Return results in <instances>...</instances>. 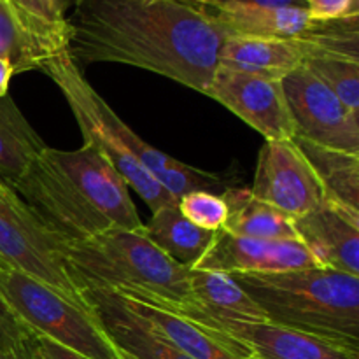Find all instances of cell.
I'll return each mask as SVG.
<instances>
[{
    "instance_id": "cell-1",
    "label": "cell",
    "mask_w": 359,
    "mask_h": 359,
    "mask_svg": "<svg viewBox=\"0 0 359 359\" xmlns=\"http://www.w3.org/2000/svg\"><path fill=\"white\" fill-rule=\"evenodd\" d=\"M70 56L160 74L205 95L224 35L184 0H74Z\"/></svg>"
},
{
    "instance_id": "cell-2",
    "label": "cell",
    "mask_w": 359,
    "mask_h": 359,
    "mask_svg": "<svg viewBox=\"0 0 359 359\" xmlns=\"http://www.w3.org/2000/svg\"><path fill=\"white\" fill-rule=\"evenodd\" d=\"M128 188L97 147L83 144L76 151L46 147L11 189L69 244L109 230H142Z\"/></svg>"
},
{
    "instance_id": "cell-3",
    "label": "cell",
    "mask_w": 359,
    "mask_h": 359,
    "mask_svg": "<svg viewBox=\"0 0 359 359\" xmlns=\"http://www.w3.org/2000/svg\"><path fill=\"white\" fill-rule=\"evenodd\" d=\"M231 277L269 323L359 353V277L325 266Z\"/></svg>"
},
{
    "instance_id": "cell-4",
    "label": "cell",
    "mask_w": 359,
    "mask_h": 359,
    "mask_svg": "<svg viewBox=\"0 0 359 359\" xmlns=\"http://www.w3.org/2000/svg\"><path fill=\"white\" fill-rule=\"evenodd\" d=\"M65 259L81 290L147 294L174 305L188 300L191 269L168 258L142 230H109L86 241L69 242Z\"/></svg>"
},
{
    "instance_id": "cell-5",
    "label": "cell",
    "mask_w": 359,
    "mask_h": 359,
    "mask_svg": "<svg viewBox=\"0 0 359 359\" xmlns=\"http://www.w3.org/2000/svg\"><path fill=\"white\" fill-rule=\"evenodd\" d=\"M0 298L30 330L88 359H121L90 309L18 270L0 266Z\"/></svg>"
},
{
    "instance_id": "cell-6",
    "label": "cell",
    "mask_w": 359,
    "mask_h": 359,
    "mask_svg": "<svg viewBox=\"0 0 359 359\" xmlns=\"http://www.w3.org/2000/svg\"><path fill=\"white\" fill-rule=\"evenodd\" d=\"M44 74L55 81L65 97L83 133L84 144L97 147L114 165L126 184L132 186L137 195L147 203L151 212H156L167 203L177 202L126 149L116 132L118 114L88 83L84 72L76 65L72 56L65 55L55 60Z\"/></svg>"
},
{
    "instance_id": "cell-7",
    "label": "cell",
    "mask_w": 359,
    "mask_h": 359,
    "mask_svg": "<svg viewBox=\"0 0 359 359\" xmlns=\"http://www.w3.org/2000/svg\"><path fill=\"white\" fill-rule=\"evenodd\" d=\"M0 266L18 270L86 307L65 259V244L0 182ZM88 309V307H86Z\"/></svg>"
},
{
    "instance_id": "cell-8",
    "label": "cell",
    "mask_w": 359,
    "mask_h": 359,
    "mask_svg": "<svg viewBox=\"0 0 359 359\" xmlns=\"http://www.w3.org/2000/svg\"><path fill=\"white\" fill-rule=\"evenodd\" d=\"M280 83L297 130L294 137L359 154V112L347 109L305 67L286 74Z\"/></svg>"
},
{
    "instance_id": "cell-9",
    "label": "cell",
    "mask_w": 359,
    "mask_h": 359,
    "mask_svg": "<svg viewBox=\"0 0 359 359\" xmlns=\"http://www.w3.org/2000/svg\"><path fill=\"white\" fill-rule=\"evenodd\" d=\"M205 97L237 114L265 140H291L297 135L283 83L277 77L217 67Z\"/></svg>"
},
{
    "instance_id": "cell-10",
    "label": "cell",
    "mask_w": 359,
    "mask_h": 359,
    "mask_svg": "<svg viewBox=\"0 0 359 359\" xmlns=\"http://www.w3.org/2000/svg\"><path fill=\"white\" fill-rule=\"evenodd\" d=\"M251 193L291 219L318 209L325 189L293 140H265L256 163Z\"/></svg>"
},
{
    "instance_id": "cell-11",
    "label": "cell",
    "mask_w": 359,
    "mask_h": 359,
    "mask_svg": "<svg viewBox=\"0 0 359 359\" xmlns=\"http://www.w3.org/2000/svg\"><path fill=\"white\" fill-rule=\"evenodd\" d=\"M70 39L69 20H42L11 0H0V58L9 62L14 74H44L55 60L70 55Z\"/></svg>"
},
{
    "instance_id": "cell-12",
    "label": "cell",
    "mask_w": 359,
    "mask_h": 359,
    "mask_svg": "<svg viewBox=\"0 0 359 359\" xmlns=\"http://www.w3.org/2000/svg\"><path fill=\"white\" fill-rule=\"evenodd\" d=\"M309 266H318V263L300 241H263L217 230L210 248L193 269L224 273H266Z\"/></svg>"
},
{
    "instance_id": "cell-13",
    "label": "cell",
    "mask_w": 359,
    "mask_h": 359,
    "mask_svg": "<svg viewBox=\"0 0 359 359\" xmlns=\"http://www.w3.org/2000/svg\"><path fill=\"white\" fill-rule=\"evenodd\" d=\"M144 304L161 307L191 321L262 323L266 321L262 309L242 291L231 273L214 270H189L186 304H165L147 294H123Z\"/></svg>"
},
{
    "instance_id": "cell-14",
    "label": "cell",
    "mask_w": 359,
    "mask_h": 359,
    "mask_svg": "<svg viewBox=\"0 0 359 359\" xmlns=\"http://www.w3.org/2000/svg\"><path fill=\"white\" fill-rule=\"evenodd\" d=\"M293 226L318 266L359 277V210L325 200Z\"/></svg>"
},
{
    "instance_id": "cell-15",
    "label": "cell",
    "mask_w": 359,
    "mask_h": 359,
    "mask_svg": "<svg viewBox=\"0 0 359 359\" xmlns=\"http://www.w3.org/2000/svg\"><path fill=\"white\" fill-rule=\"evenodd\" d=\"M81 298L109 339L137 359H193L130 311L112 291L83 287Z\"/></svg>"
},
{
    "instance_id": "cell-16",
    "label": "cell",
    "mask_w": 359,
    "mask_h": 359,
    "mask_svg": "<svg viewBox=\"0 0 359 359\" xmlns=\"http://www.w3.org/2000/svg\"><path fill=\"white\" fill-rule=\"evenodd\" d=\"M191 321V319H189ZM224 333L248 347L256 359H359L358 351L273 323L193 321Z\"/></svg>"
},
{
    "instance_id": "cell-17",
    "label": "cell",
    "mask_w": 359,
    "mask_h": 359,
    "mask_svg": "<svg viewBox=\"0 0 359 359\" xmlns=\"http://www.w3.org/2000/svg\"><path fill=\"white\" fill-rule=\"evenodd\" d=\"M191 6L224 37H304L316 23L304 6L269 7L237 2H191Z\"/></svg>"
},
{
    "instance_id": "cell-18",
    "label": "cell",
    "mask_w": 359,
    "mask_h": 359,
    "mask_svg": "<svg viewBox=\"0 0 359 359\" xmlns=\"http://www.w3.org/2000/svg\"><path fill=\"white\" fill-rule=\"evenodd\" d=\"M321 46L309 34L304 37H224L219 65L241 72L283 79L300 69Z\"/></svg>"
},
{
    "instance_id": "cell-19",
    "label": "cell",
    "mask_w": 359,
    "mask_h": 359,
    "mask_svg": "<svg viewBox=\"0 0 359 359\" xmlns=\"http://www.w3.org/2000/svg\"><path fill=\"white\" fill-rule=\"evenodd\" d=\"M119 298L125 302L130 311L140 316L161 337H165L168 342L174 344L193 359H256L255 354L248 347L242 346L238 340L231 339L217 330L196 325L182 316L144 304L135 298L123 297V294H119Z\"/></svg>"
},
{
    "instance_id": "cell-20",
    "label": "cell",
    "mask_w": 359,
    "mask_h": 359,
    "mask_svg": "<svg viewBox=\"0 0 359 359\" xmlns=\"http://www.w3.org/2000/svg\"><path fill=\"white\" fill-rule=\"evenodd\" d=\"M228 216L221 230L237 237L263 241H298L293 219L270 203L256 198L249 188L230 186L221 193Z\"/></svg>"
},
{
    "instance_id": "cell-21",
    "label": "cell",
    "mask_w": 359,
    "mask_h": 359,
    "mask_svg": "<svg viewBox=\"0 0 359 359\" xmlns=\"http://www.w3.org/2000/svg\"><path fill=\"white\" fill-rule=\"evenodd\" d=\"M142 231L168 258L188 269H193L200 262L216 233L189 223L179 210L177 202L167 203L153 212Z\"/></svg>"
},
{
    "instance_id": "cell-22",
    "label": "cell",
    "mask_w": 359,
    "mask_h": 359,
    "mask_svg": "<svg viewBox=\"0 0 359 359\" xmlns=\"http://www.w3.org/2000/svg\"><path fill=\"white\" fill-rule=\"evenodd\" d=\"M291 140L318 175L326 200L359 210V154L321 146L302 137Z\"/></svg>"
},
{
    "instance_id": "cell-23",
    "label": "cell",
    "mask_w": 359,
    "mask_h": 359,
    "mask_svg": "<svg viewBox=\"0 0 359 359\" xmlns=\"http://www.w3.org/2000/svg\"><path fill=\"white\" fill-rule=\"evenodd\" d=\"M46 147L13 98L0 97V182L13 188Z\"/></svg>"
},
{
    "instance_id": "cell-24",
    "label": "cell",
    "mask_w": 359,
    "mask_h": 359,
    "mask_svg": "<svg viewBox=\"0 0 359 359\" xmlns=\"http://www.w3.org/2000/svg\"><path fill=\"white\" fill-rule=\"evenodd\" d=\"M304 67L325 83L347 109L359 112V58L321 48Z\"/></svg>"
},
{
    "instance_id": "cell-25",
    "label": "cell",
    "mask_w": 359,
    "mask_h": 359,
    "mask_svg": "<svg viewBox=\"0 0 359 359\" xmlns=\"http://www.w3.org/2000/svg\"><path fill=\"white\" fill-rule=\"evenodd\" d=\"M177 207L189 223L196 224L207 231H217L224 226L228 216V207L219 193L189 191L177 200Z\"/></svg>"
},
{
    "instance_id": "cell-26",
    "label": "cell",
    "mask_w": 359,
    "mask_h": 359,
    "mask_svg": "<svg viewBox=\"0 0 359 359\" xmlns=\"http://www.w3.org/2000/svg\"><path fill=\"white\" fill-rule=\"evenodd\" d=\"M32 332L9 311L0 298V351L14 353L27 347Z\"/></svg>"
},
{
    "instance_id": "cell-27",
    "label": "cell",
    "mask_w": 359,
    "mask_h": 359,
    "mask_svg": "<svg viewBox=\"0 0 359 359\" xmlns=\"http://www.w3.org/2000/svg\"><path fill=\"white\" fill-rule=\"evenodd\" d=\"M314 21H335L359 16V0H302Z\"/></svg>"
},
{
    "instance_id": "cell-28",
    "label": "cell",
    "mask_w": 359,
    "mask_h": 359,
    "mask_svg": "<svg viewBox=\"0 0 359 359\" xmlns=\"http://www.w3.org/2000/svg\"><path fill=\"white\" fill-rule=\"evenodd\" d=\"M27 351L30 359H88L37 333H32L28 339Z\"/></svg>"
},
{
    "instance_id": "cell-29",
    "label": "cell",
    "mask_w": 359,
    "mask_h": 359,
    "mask_svg": "<svg viewBox=\"0 0 359 359\" xmlns=\"http://www.w3.org/2000/svg\"><path fill=\"white\" fill-rule=\"evenodd\" d=\"M11 2L42 20L55 21V23L67 20L65 9L69 0H11Z\"/></svg>"
},
{
    "instance_id": "cell-30",
    "label": "cell",
    "mask_w": 359,
    "mask_h": 359,
    "mask_svg": "<svg viewBox=\"0 0 359 359\" xmlns=\"http://www.w3.org/2000/svg\"><path fill=\"white\" fill-rule=\"evenodd\" d=\"M184 2H237V4H252V6H269V7H284V6H304L302 0H184Z\"/></svg>"
},
{
    "instance_id": "cell-31",
    "label": "cell",
    "mask_w": 359,
    "mask_h": 359,
    "mask_svg": "<svg viewBox=\"0 0 359 359\" xmlns=\"http://www.w3.org/2000/svg\"><path fill=\"white\" fill-rule=\"evenodd\" d=\"M13 76L14 72H13V67L9 65V62L0 58V97L9 95V83L11 79H13Z\"/></svg>"
},
{
    "instance_id": "cell-32",
    "label": "cell",
    "mask_w": 359,
    "mask_h": 359,
    "mask_svg": "<svg viewBox=\"0 0 359 359\" xmlns=\"http://www.w3.org/2000/svg\"><path fill=\"white\" fill-rule=\"evenodd\" d=\"M0 359H30V358H28V351L27 347H25L23 351H14V353L0 351Z\"/></svg>"
},
{
    "instance_id": "cell-33",
    "label": "cell",
    "mask_w": 359,
    "mask_h": 359,
    "mask_svg": "<svg viewBox=\"0 0 359 359\" xmlns=\"http://www.w3.org/2000/svg\"><path fill=\"white\" fill-rule=\"evenodd\" d=\"M116 347H118V346H116ZM118 351H119V358H121V359H137V358H133L132 354H128V353H125L123 349H119V347H118Z\"/></svg>"
}]
</instances>
